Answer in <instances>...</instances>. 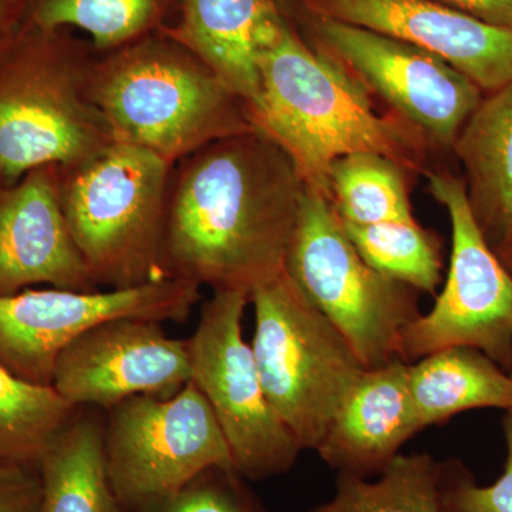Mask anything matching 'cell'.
<instances>
[{
    "label": "cell",
    "mask_w": 512,
    "mask_h": 512,
    "mask_svg": "<svg viewBox=\"0 0 512 512\" xmlns=\"http://www.w3.org/2000/svg\"><path fill=\"white\" fill-rule=\"evenodd\" d=\"M305 191L289 157L256 128L178 161L165 224L168 278L249 296L271 284L285 274Z\"/></svg>",
    "instance_id": "obj_1"
},
{
    "label": "cell",
    "mask_w": 512,
    "mask_h": 512,
    "mask_svg": "<svg viewBox=\"0 0 512 512\" xmlns=\"http://www.w3.org/2000/svg\"><path fill=\"white\" fill-rule=\"evenodd\" d=\"M256 66L261 89L249 120L284 151L309 190L330 197V165L349 154H382L407 173L426 170L430 147L419 131L377 111L373 97L309 45L284 10L259 39Z\"/></svg>",
    "instance_id": "obj_2"
},
{
    "label": "cell",
    "mask_w": 512,
    "mask_h": 512,
    "mask_svg": "<svg viewBox=\"0 0 512 512\" xmlns=\"http://www.w3.org/2000/svg\"><path fill=\"white\" fill-rule=\"evenodd\" d=\"M90 90L116 141L146 148L173 165L255 128L247 104L163 30L99 53Z\"/></svg>",
    "instance_id": "obj_3"
},
{
    "label": "cell",
    "mask_w": 512,
    "mask_h": 512,
    "mask_svg": "<svg viewBox=\"0 0 512 512\" xmlns=\"http://www.w3.org/2000/svg\"><path fill=\"white\" fill-rule=\"evenodd\" d=\"M97 57L70 29L23 25L0 47V184L43 165L83 163L116 143L90 90Z\"/></svg>",
    "instance_id": "obj_4"
},
{
    "label": "cell",
    "mask_w": 512,
    "mask_h": 512,
    "mask_svg": "<svg viewBox=\"0 0 512 512\" xmlns=\"http://www.w3.org/2000/svg\"><path fill=\"white\" fill-rule=\"evenodd\" d=\"M57 168L64 220L94 284L124 289L170 279L164 241L173 164L116 141Z\"/></svg>",
    "instance_id": "obj_5"
},
{
    "label": "cell",
    "mask_w": 512,
    "mask_h": 512,
    "mask_svg": "<svg viewBox=\"0 0 512 512\" xmlns=\"http://www.w3.org/2000/svg\"><path fill=\"white\" fill-rule=\"evenodd\" d=\"M251 303L266 397L302 450H316L366 367L286 272L255 289Z\"/></svg>",
    "instance_id": "obj_6"
},
{
    "label": "cell",
    "mask_w": 512,
    "mask_h": 512,
    "mask_svg": "<svg viewBox=\"0 0 512 512\" xmlns=\"http://www.w3.org/2000/svg\"><path fill=\"white\" fill-rule=\"evenodd\" d=\"M285 272L366 369L400 359L404 329L420 316L419 291L366 264L328 195L306 188Z\"/></svg>",
    "instance_id": "obj_7"
},
{
    "label": "cell",
    "mask_w": 512,
    "mask_h": 512,
    "mask_svg": "<svg viewBox=\"0 0 512 512\" xmlns=\"http://www.w3.org/2000/svg\"><path fill=\"white\" fill-rule=\"evenodd\" d=\"M279 5L309 45L416 128L430 148L453 150L461 128L483 100L476 83L412 43L312 15L286 0Z\"/></svg>",
    "instance_id": "obj_8"
},
{
    "label": "cell",
    "mask_w": 512,
    "mask_h": 512,
    "mask_svg": "<svg viewBox=\"0 0 512 512\" xmlns=\"http://www.w3.org/2000/svg\"><path fill=\"white\" fill-rule=\"evenodd\" d=\"M109 412L107 474L120 505L167 503L208 471L235 473L220 423L192 382L170 399L134 396Z\"/></svg>",
    "instance_id": "obj_9"
},
{
    "label": "cell",
    "mask_w": 512,
    "mask_h": 512,
    "mask_svg": "<svg viewBox=\"0 0 512 512\" xmlns=\"http://www.w3.org/2000/svg\"><path fill=\"white\" fill-rule=\"evenodd\" d=\"M431 197L451 222L446 284L433 308L404 329L400 359L413 363L437 350H481L505 372L512 363V275L478 227L463 178L424 171Z\"/></svg>",
    "instance_id": "obj_10"
},
{
    "label": "cell",
    "mask_w": 512,
    "mask_h": 512,
    "mask_svg": "<svg viewBox=\"0 0 512 512\" xmlns=\"http://www.w3.org/2000/svg\"><path fill=\"white\" fill-rule=\"evenodd\" d=\"M249 293L215 291L188 339L191 382L204 394L231 450L234 470L264 480L291 470L302 448L276 416L242 319Z\"/></svg>",
    "instance_id": "obj_11"
},
{
    "label": "cell",
    "mask_w": 512,
    "mask_h": 512,
    "mask_svg": "<svg viewBox=\"0 0 512 512\" xmlns=\"http://www.w3.org/2000/svg\"><path fill=\"white\" fill-rule=\"evenodd\" d=\"M200 299L201 286L183 279L103 292L29 288L0 296V363L26 382L52 386L57 359L89 330L123 318L184 323Z\"/></svg>",
    "instance_id": "obj_12"
},
{
    "label": "cell",
    "mask_w": 512,
    "mask_h": 512,
    "mask_svg": "<svg viewBox=\"0 0 512 512\" xmlns=\"http://www.w3.org/2000/svg\"><path fill=\"white\" fill-rule=\"evenodd\" d=\"M191 382L188 340L165 335L154 320L101 323L63 350L52 387L74 409L111 410L134 396L170 399Z\"/></svg>",
    "instance_id": "obj_13"
},
{
    "label": "cell",
    "mask_w": 512,
    "mask_h": 512,
    "mask_svg": "<svg viewBox=\"0 0 512 512\" xmlns=\"http://www.w3.org/2000/svg\"><path fill=\"white\" fill-rule=\"evenodd\" d=\"M312 15L396 37L439 57L485 93L512 82V29L433 0H286Z\"/></svg>",
    "instance_id": "obj_14"
},
{
    "label": "cell",
    "mask_w": 512,
    "mask_h": 512,
    "mask_svg": "<svg viewBox=\"0 0 512 512\" xmlns=\"http://www.w3.org/2000/svg\"><path fill=\"white\" fill-rule=\"evenodd\" d=\"M39 285L99 291L64 220L57 165L0 185V296Z\"/></svg>",
    "instance_id": "obj_15"
},
{
    "label": "cell",
    "mask_w": 512,
    "mask_h": 512,
    "mask_svg": "<svg viewBox=\"0 0 512 512\" xmlns=\"http://www.w3.org/2000/svg\"><path fill=\"white\" fill-rule=\"evenodd\" d=\"M421 430L409 363L393 359L362 373L316 451L339 474L370 478L380 476Z\"/></svg>",
    "instance_id": "obj_16"
},
{
    "label": "cell",
    "mask_w": 512,
    "mask_h": 512,
    "mask_svg": "<svg viewBox=\"0 0 512 512\" xmlns=\"http://www.w3.org/2000/svg\"><path fill=\"white\" fill-rule=\"evenodd\" d=\"M281 13L279 0H183L161 30L204 60L249 109L261 89L259 39Z\"/></svg>",
    "instance_id": "obj_17"
},
{
    "label": "cell",
    "mask_w": 512,
    "mask_h": 512,
    "mask_svg": "<svg viewBox=\"0 0 512 512\" xmlns=\"http://www.w3.org/2000/svg\"><path fill=\"white\" fill-rule=\"evenodd\" d=\"M453 151L463 167L471 211L494 247L512 231V82L484 94Z\"/></svg>",
    "instance_id": "obj_18"
},
{
    "label": "cell",
    "mask_w": 512,
    "mask_h": 512,
    "mask_svg": "<svg viewBox=\"0 0 512 512\" xmlns=\"http://www.w3.org/2000/svg\"><path fill=\"white\" fill-rule=\"evenodd\" d=\"M409 387L421 429L477 409L512 412V376L481 350L453 346L409 363Z\"/></svg>",
    "instance_id": "obj_19"
},
{
    "label": "cell",
    "mask_w": 512,
    "mask_h": 512,
    "mask_svg": "<svg viewBox=\"0 0 512 512\" xmlns=\"http://www.w3.org/2000/svg\"><path fill=\"white\" fill-rule=\"evenodd\" d=\"M42 512H119L107 474L104 424L74 414L40 458Z\"/></svg>",
    "instance_id": "obj_20"
},
{
    "label": "cell",
    "mask_w": 512,
    "mask_h": 512,
    "mask_svg": "<svg viewBox=\"0 0 512 512\" xmlns=\"http://www.w3.org/2000/svg\"><path fill=\"white\" fill-rule=\"evenodd\" d=\"M183 0H28L25 25L79 29L97 53L113 52L170 25Z\"/></svg>",
    "instance_id": "obj_21"
},
{
    "label": "cell",
    "mask_w": 512,
    "mask_h": 512,
    "mask_svg": "<svg viewBox=\"0 0 512 512\" xmlns=\"http://www.w3.org/2000/svg\"><path fill=\"white\" fill-rule=\"evenodd\" d=\"M440 477L430 454H397L379 480L338 474L332 500L308 512H441Z\"/></svg>",
    "instance_id": "obj_22"
},
{
    "label": "cell",
    "mask_w": 512,
    "mask_h": 512,
    "mask_svg": "<svg viewBox=\"0 0 512 512\" xmlns=\"http://www.w3.org/2000/svg\"><path fill=\"white\" fill-rule=\"evenodd\" d=\"M407 174L402 165L382 154L339 157L330 165V200L346 224L413 220Z\"/></svg>",
    "instance_id": "obj_23"
},
{
    "label": "cell",
    "mask_w": 512,
    "mask_h": 512,
    "mask_svg": "<svg viewBox=\"0 0 512 512\" xmlns=\"http://www.w3.org/2000/svg\"><path fill=\"white\" fill-rule=\"evenodd\" d=\"M77 410L52 386L26 382L0 363V460L37 466Z\"/></svg>",
    "instance_id": "obj_24"
},
{
    "label": "cell",
    "mask_w": 512,
    "mask_h": 512,
    "mask_svg": "<svg viewBox=\"0 0 512 512\" xmlns=\"http://www.w3.org/2000/svg\"><path fill=\"white\" fill-rule=\"evenodd\" d=\"M343 222V221H342ZM366 264L419 292L434 293L441 282V244L416 220L356 225L343 222Z\"/></svg>",
    "instance_id": "obj_25"
},
{
    "label": "cell",
    "mask_w": 512,
    "mask_h": 512,
    "mask_svg": "<svg viewBox=\"0 0 512 512\" xmlns=\"http://www.w3.org/2000/svg\"><path fill=\"white\" fill-rule=\"evenodd\" d=\"M503 433L507 458L494 484L478 485L460 460L441 461V512H512V412L505 413Z\"/></svg>",
    "instance_id": "obj_26"
},
{
    "label": "cell",
    "mask_w": 512,
    "mask_h": 512,
    "mask_svg": "<svg viewBox=\"0 0 512 512\" xmlns=\"http://www.w3.org/2000/svg\"><path fill=\"white\" fill-rule=\"evenodd\" d=\"M237 473L204 480V474L167 501V512H261L239 484Z\"/></svg>",
    "instance_id": "obj_27"
},
{
    "label": "cell",
    "mask_w": 512,
    "mask_h": 512,
    "mask_svg": "<svg viewBox=\"0 0 512 512\" xmlns=\"http://www.w3.org/2000/svg\"><path fill=\"white\" fill-rule=\"evenodd\" d=\"M0 512H42L37 466L0 460Z\"/></svg>",
    "instance_id": "obj_28"
},
{
    "label": "cell",
    "mask_w": 512,
    "mask_h": 512,
    "mask_svg": "<svg viewBox=\"0 0 512 512\" xmlns=\"http://www.w3.org/2000/svg\"><path fill=\"white\" fill-rule=\"evenodd\" d=\"M490 25L512 29V0H433Z\"/></svg>",
    "instance_id": "obj_29"
},
{
    "label": "cell",
    "mask_w": 512,
    "mask_h": 512,
    "mask_svg": "<svg viewBox=\"0 0 512 512\" xmlns=\"http://www.w3.org/2000/svg\"><path fill=\"white\" fill-rule=\"evenodd\" d=\"M28 0H0V47L25 25Z\"/></svg>",
    "instance_id": "obj_30"
},
{
    "label": "cell",
    "mask_w": 512,
    "mask_h": 512,
    "mask_svg": "<svg viewBox=\"0 0 512 512\" xmlns=\"http://www.w3.org/2000/svg\"><path fill=\"white\" fill-rule=\"evenodd\" d=\"M491 248L494 249L495 255L498 256L501 264H503L512 275V231L508 232L503 239H500V241Z\"/></svg>",
    "instance_id": "obj_31"
},
{
    "label": "cell",
    "mask_w": 512,
    "mask_h": 512,
    "mask_svg": "<svg viewBox=\"0 0 512 512\" xmlns=\"http://www.w3.org/2000/svg\"><path fill=\"white\" fill-rule=\"evenodd\" d=\"M508 373H510V375L512 376V363L510 369H508Z\"/></svg>",
    "instance_id": "obj_32"
},
{
    "label": "cell",
    "mask_w": 512,
    "mask_h": 512,
    "mask_svg": "<svg viewBox=\"0 0 512 512\" xmlns=\"http://www.w3.org/2000/svg\"><path fill=\"white\" fill-rule=\"evenodd\" d=\"M0 185H2V184H0Z\"/></svg>",
    "instance_id": "obj_33"
}]
</instances>
